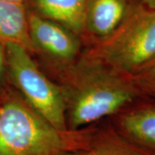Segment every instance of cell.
<instances>
[{"mask_svg":"<svg viewBox=\"0 0 155 155\" xmlns=\"http://www.w3.org/2000/svg\"><path fill=\"white\" fill-rule=\"evenodd\" d=\"M28 29L35 54L40 53L61 72L79 58L80 35L28 8Z\"/></svg>","mask_w":155,"mask_h":155,"instance_id":"cell-5","label":"cell"},{"mask_svg":"<svg viewBox=\"0 0 155 155\" xmlns=\"http://www.w3.org/2000/svg\"><path fill=\"white\" fill-rule=\"evenodd\" d=\"M97 127L60 129L11 85L0 99V155H60L88 146Z\"/></svg>","mask_w":155,"mask_h":155,"instance_id":"cell-2","label":"cell"},{"mask_svg":"<svg viewBox=\"0 0 155 155\" xmlns=\"http://www.w3.org/2000/svg\"><path fill=\"white\" fill-rule=\"evenodd\" d=\"M60 155H154L129 141L114 126L97 127L91 143Z\"/></svg>","mask_w":155,"mask_h":155,"instance_id":"cell-10","label":"cell"},{"mask_svg":"<svg viewBox=\"0 0 155 155\" xmlns=\"http://www.w3.org/2000/svg\"><path fill=\"white\" fill-rule=\"evenodd\" d=\"M1 97H0V99H1Z\"/></svg>","mask_w":155,"mask_h":155,"instance_id":"cell-15","label":"cell"},{"mask_svg":"<svg viewBox=\"0 0 155 155\" xmlns=\"http://www.w3.org/2000/svg\"><path fill=\"white\" fill-rule=\"evenodd\" d=\"M28 6L0 0V42L16 43L35 54L28 29Z\"/></svg>","mask_w":155,"mask_h":155,"instance_id":"cell-8","label":"cell"},{"mask_svg":"<svg viewBox=\"0 0 155 155\" xmlns=\"http://www.w3.org/2000/svg\"><path fill=\"white\" fill-rule=\"evenodd\" d=\"M32 4L34 12L84 35L87 0H32Z\"/></svg>","mask_w":155,"mask_h":155,"instance_id":"cell-9","label":"cell"},{"mask_svg":"<svg viewBox=\"0 0 155 155\" xmlns=\"http://www.w3.org/2000/svg\"><path fill=\"white\" fill-rule=\"evenodd\" d=\"M7 1H11V2H15V3H19V4L27 5L29 0H7Z\"/></svg>","mask_w":155,"mask_h":155,"instance_id":"cell-14","label":"cell"},{"mask_svg":"<svg viewBox=\"0 0 155 155\" xmlns=\"http://www.w3.org/2000/svg\"><path fill=\"white\" fill-rule=\"evenodd\" d=\"M140 94L155 98V56L130 76Z\"/></svg>","mask_w":155,"mask_h":155,"instance_id":"cell-11","label":"cell"},{"mask_svg":"<svg viewBox=\"0 0 155 155\" xmlns=\"http://www.w3.org/2000/svg\"><path fill=\"white\" fill-rule=\"evenodd\" d=\"M61 72L69 129L115 116L140 95L130 77L83 55Z\"/></svg>","mask_w":155,"mask_h":155,"instance_id":"cell-1","label":"cell"},{"mask_svg":"<svg viewBox=\"0 0 155 155\" xmlns=\"http://www.w3.org/2000/svg\"><path fill=\"white\" fill-rule=\"evenodd\" d=\"M131 0H87L84 34L93 43L109 37L120 25Z\"/></svg>","mask_w":155,"mask_h":155,"instance_id":"cell-7","label":"cell"},{"mask_svg":"<svg viewBox=\"0 0 155 155\" xmlns=\"http://www.w3.org/2000/svg\"><path fill=\"white\" fill-rule=\"evenodd\" d=\"M139 1L151 9H155V0H139Z\"/></svg>","mask_w":155,"mask_h":155,"instance_id":"cell-13","label":"cell"},{"mask_svg":"<svg viewBox=\"0 0 155 155\" xmlns=\"http://www.w3.org/2000/svg\"><path fill=\"white\" fill-rule=\"evenodd\" d=\"M11 87L7 77V64L5 45L0 42V97Z\"/></svg>","mask_w":155,"mask_h":155,"instance_id":"cell-12","label":"cell"},{"mask_svg":"<svg viewBox=\"0 0 155 155\" xmlns=\"http://www.w3.org/2000/svg\"><path fill=\"white\" fill-rule=\"evenodd\" d=\"M5 47L9 84L51 124L60 129H69L62 86L45 75L26 48L16 43Z\"/></svg>","mask_w":155,"mask_h":155,"instance_id":"cell-4","label":"cell"},{"mask_svg":"<svg viewBox=\"0 0 155 155\" xmlns=\"http://www.w3.org/2000/svg\"><path fill=\"white\" fill-rule=\"evenodd\" d=\"M83 56L130 77L155 56V9L131 1L116 30Z\"/></svg>","mask_w":155,"mask_h":155,"instance_id":"cell-3","label":"cell"},{"mask_svg":"<svg viewBox=\"0 0 155 155\" xmlns=\"http://www.w3.org/2000/svg\"><path fill=\"white\" fill-rule=\"evenodd\" d=\"M116 115V130L132 143L155 155V105L127 107Z\"/></svg>","mask_w":155,"mask_h":155,"instance_id":"cell-6","label":"cell"}]
</instances>
